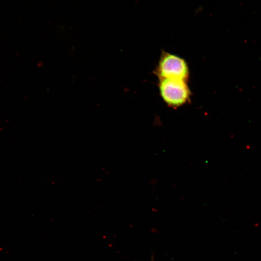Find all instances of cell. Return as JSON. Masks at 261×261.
I'll return each mask as SVG.
<instances>
[{
    "label": "cell",
    "instance_id": "obj_1",
    "mask_svg": "<svg viewBox=\"0 0 261 261\" xmlns=\"http://www.w3.org/2000/svg\"><path fill=\"white\" fill-rule=\"evenodd\" d=\"M160 96L169 106L177 108L186 103L191 95L187 81L171 79H159Z\"/></svg>",
    "mask_w": 261,
    "mask_h": 261
},
{
    "label": "cell",
    "instance_id": "obj_2",
    "mask_svg": "<svg viewBox=\"0 0 261 261\" xmlns=\"http://www.w3.org/2000/svg\"><path fill=\"white\" fill-rule=\"evenodd\" d=\"M156 73L159 79H179L188 81L189 71L185 60L176 55L162 53Z\"/></svg>",
    "mask_w": 261,
    "mask_h": 261
}]
</instances>
